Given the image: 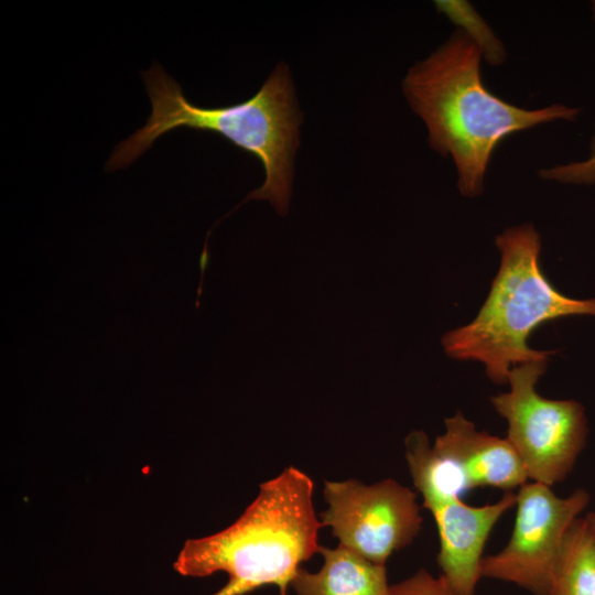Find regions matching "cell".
<instances>
[{
  "label": "cell",
  "instance_id": "cell-11",
  "mask_svg": "<svg viewBox=\"0 0 595 595\" xmlns=\"http://www.w3.org/2000/svg\"><path fill=\"white\" fill-rule=\"evenodd\" d=\"M551 595H595V531L585 517L576 518L565 534Z\"/></svg>",
  "mask_w": 595,
  "mask_h": 595
},
{
  "label": "cell",
  "instance_id": "cell-5",
  "mask_svg": "<svg viewBox=\"0 0 595 595\" xmlns=\"http://www.w3.org/2000/svg\"><path fill=\"white\" fill-rule=\"evenodd\" d=\"M404 445L413 485L436 523L441 576L455 595H475L486 542L498 520L516 506L517 495L507 491L494 504L468 505L424 432H411Z\"/></svg>",
  "mask_w": 595,
  "mask_h": 595
},
{
  "label": "cell",
  "instance_id": "cell-3",
  "mask_svg": "<svg viewBox=\"0 0 595 595\" xmlns=\"http://www.w3.org/2000/svg\"><path fill=\"white\" fill-rule=\"evenodd\" d=\"M314 483L290 466L260 485L255 500L226 529L188 539L173 567L184 576L228 574L212 595H246L266 585L284 592L301 563L320 552L323 528L313 505Z\"/></svg>",
  "mask_w": 595,
  "mask_h": 595
},
{
  "label": "cell",
  "instance_id": "cell-9",
  "mask_svg": "<svg viewBox=\"0 0 595 595\" xmlns=\"http://www.w3.org/2000/svg\"><path fill=\"white\" fill-rule=\"evenodd\" d=\"M432 450L459 490L493 487L505 493L527 483L524 466L507 439L490 435L457 411Z\"/></svg>",
  "mask_w": 595,
  "mask_h": 595
},
{
  "label": "cell",
  "instance_id": "cell-7",
  "mask_svg": "<svg viewBox=\"0 0 595 595\" xmlns=\"http://www.w3.org/2000/svg\"><path fill=\"white\" fill-rule=\"evenodd\" d=\"M516 516L507 544L482 560V577L512 583L531 595H551L565 534L589 502L577 489L559 497L550 486L526 483L516 494Z\"/></svg>",
  "mask_w": 595,
  "mask_h": 595
},
{
  "label": "cell",
  "instance_id": "cell-14",
  "mask_svg": "<svg viewBox=\"0 0 595 595\" xmlns=\"http://www.w3.org/2000/svg\"><path fill=\"white\" fill-rule=\"evenodd\" d=\"M391 595H455L445 580L419 570L408 578L391 585Z\"/></svg>",
  "mask_w": 595,
  "mask_h": 595
},
{
  "label": "cell",
  "instance_id": "cell-6",
  "mask_svg": "<svg viewBox=\"0 0 595 595\" xmlns=\"http://www.w3.org/2000/svg\"><path fill=\"white\" fill-rule=\"evenodd\" d=\"M548 361L513 367L509 391L491 397L508 423L507 440L519 455L528 478L553 486L573 469L587 437L583 405L575 400H554L539 394L536 386Z\"/></svg>",
  "mask_w": 595,
  "mask_h": 595
},
{
  "label": "cell",
  "instance_id": "cell-2",
  "mask_svg": "<svg viewBox=\"0 0 595 595\" xmlns=\"http://www.w3.org/2000/svg\"><path fill=\"white\" fill-rule=\"evenodd\" d=\"M141 75L151 101V115L142 128L115 148L106 163L107 171L127 167L169 131L180 128L212 131L255 155L266 173L263 184L217 224L251 199L269 201L280 216L288 214L302 112L284 63L273 69L251 98L216 108H204L188 101L181 85L159 64Z\"/></svg>",
  "mask_w": 595,
  "mask_h": 595
},
{
  "label": "cell",
  "instance_id": "cell-1",
  "mask_svg": "<svg viewBox=\"0 0 595 595\" xmlns=\"http://www.w3.org/2000/svg\"><path fill=\"white\" fill-rule=\"evenodd\" d=\"M480 60L476 45L456 30L402 82L411 109L426 126L430 148L453 159L465 197L483 193L491 155L505 139L542 123L573 121L581 112L562 104L526 109L507 102L486 88Z\"/></svg>",
  "mask_w": 595,
  "mask_h": 595
},
{
  "label": "cell",
  "instance_id": "cell-13",
  "mask_svg": "<svg viewBox=\"0 0 595 595\" xmlns=\"http://www.w3.org/2000/svg\"><path fill=\"white\" fill-rule=\"evenodd\" d=\"M538 173L543 180L563 184H595V131L589 143V154L585 160L541 169Z\"/></svg>",
  "mask_w": 595,
  "mask_h": 595
},
{
  "label": "cell",
  "instance_id": "cell-10",
  "mask_svg": "<svg viewBox=\"0 0 595 595\" xmlns=\"http://www.w3.org/2000/svg\"><path fill=\"white\" fill-rule=\"evenodd\" d=\"M323 565L316 572L300 567L290 586L295 595H391L386 565L374 563L338 544L320 548Z\"/></svg>",
  "mask_w": 595,
  "mask_h": 595
},
{
  "label": "cell",
  "instance_id": "cell-8",
  "mask_svg": "<svg viewBox=\"0 0 595 595\" xmlns=\"http://www.w3.org/2000/svg\"><path fill=\"white\" fill-rule=\"evenodd\" d=\"M327 509L321 512L339 544L386 565L389 556L410 545L423 519L416 495L392 478L366 485L356 479L325 482Z\"/></svg>",
  "mask_w": 595,
  "mask_h": 595
},
{
  "label": "cell",
  "instance_id": "cell-15",
  "mask_svg": "<svg viewBox=\"0 0 595 595\" xmlns=\"http://www.w3.org/2000/svg\"><path fill=\"white\" fill-rule=\"evenodd\" d=\"M586 520L588 521L589 526L592 527V529L595 531V511L593 512H588L586 516H585Z\"/></svg>",
  "mask_w": 595,
  "mask_h": 595
},
{
  "label": "cell",
  "instance_id": "cell-12",
  "mask_svg": "<svg viewBox=\"0 0 595 595\" xmlns=\"http://www.w3.org/2000/svg\"><path fill=\"white\" fill-rule=\"evenodd\" d=\"M439 13L444 14L479 50L482 58L491 66H500L507 58L501 40L475 10L469 1L437 0L434 2Z\"/></svg>",
  "mask_w": 595,
  "mask_h": 595
},
{
  "label": "cell",
  "instance_id": "cell-16",
  "mask_svg": "<svg viewBox=\"0 0 595 595\" xmlns=\"http://www.w3.org/2000/svg\"><path fill=\"white\" fill-rule=\"evenodd\" d=\"M591 7H592V14H593L594 23H595V0L592 1Z\"/></svg>",
  "mask_w": 595,
  "mask_h": 595
},
{
  "label": "cell",
  "instance_id": "cell-4",
  "mask_svg": "<svg viewBox=\"0 0 595 595\" xmlns=\"http://www.w3.org/2000/svg\"><path fill=\"white\" fill-rule=\"evenodd\" d=\"M498 272L476 317L442 337L446 355L479 361L488 378L507 383L510 370L522 364L549 361L553 350L529 347L541 324L574 315L595 316V299L560 293L543 274L540 235L531 224L507 228L496 237Z\"/></svg>",
  "mask_w": 595,
  "mask_h": 595
}]
</instances>
